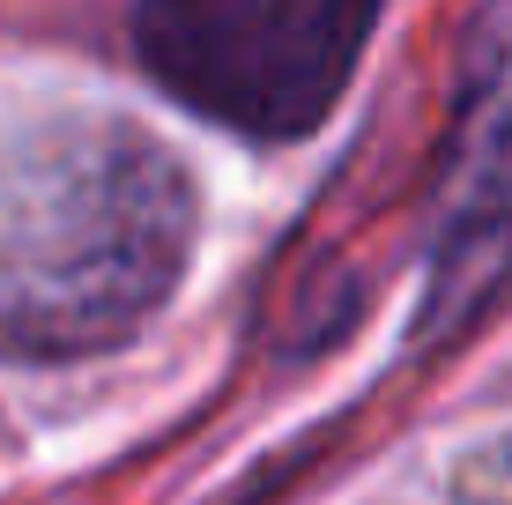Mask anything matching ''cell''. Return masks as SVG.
<instances>
[{
	"label": "cell",
	"instance_id": "cell-1",
	"mask_svg": "<svg viewBox=\"0 0 512 505\" xmlns=\"http://www.w3.org/2000/svg\"><path fill=\"white\" fill-rule=\"evenodd\" d=\"M193 246V194L164 142L67 112L0 156V350L90 357L171 298Z\"/></svg>",
	"mask_w": 512,
	"mask_h": 505
},
{
	"label": "cell",
	"instance_id": "cell-2",
	"mask_svg": "<svg viewBox=\"0 0 512 505\" xmlns=\"http://www.w3.org/2000/svg\"><path fill=\"white\" fill-rule=\"evenodd\" d=\"M379 0H141L149 75L201 119L253 142H297L342 104Z\"/></svg>",
	"mask_w": 512,
	"mask_h": 505
}]
</instances>
